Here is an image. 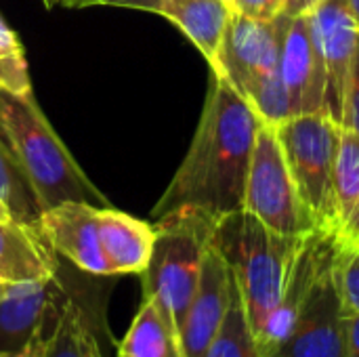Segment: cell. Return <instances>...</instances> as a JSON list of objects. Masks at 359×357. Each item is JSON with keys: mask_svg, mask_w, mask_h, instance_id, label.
I'll return each mask as SVG.
<instances>
[{"mask_svg": "<svg viewBox=\"0 0 359 357\" xmlns=\"http://www.w3.org/2000/svg\"><path fill=\"white\" fill-rule=\"evenodd\" d=\"M261 124L250 103L225 78L215 76L194 141L151 219L179 208H198L215 219L242 210Z\"/></svg>", "mask_w": 359, "mask_h": 357, "instance_id": "6da1fadb", "label": "cell"}, {"mask_svg": "<svg viewBox=\"0 0 359 357\" xmlns=\"http://www.w3.org/2000/svg\"><path fill=\"white\" fill-rule=\"evenodd\" d=\"M305 236H282L244 208L221 217L215 225L212 244L231 267L257 345L282 301L292 259Z\"/></svg>", "mask_w": 359, "mask_h": 357, "instance_id": "7a4b0ae2", "label": "cell"}, {"mask_svg": "<svg viewBox=\"0 0 359 357\" xmlns=\"http://www.w3.org/2000/svg\"><path fill=\"white\" fill-rule=\"evenodd\" d=\"M0 128L34 187L42 213L63 202H84L97 208L109 204L61 143L34 95L0 90Z\"/></svg>", "mask_w": 359, "mask_h": 357, "instance_id": "3957f363", "label": "cell"}, {"mask_svg": "<svg viewBox=\"0 0 359 357\" xmlns=\"http://www.w3.org/2000/svg\"><path fill=\"white\" fill-rule=\"evenodd\" d=\"M217 221L204 210L179 208L154 223V248L141 274L143 297L158 305L177 345Z\"/></svg>", "mask_w": 359, "mask_h": 357, "instance_id": "277c9868", "label": "cell"}, {"mask_svg": "<svg viewBox=\"0 0 359 357\" xmlns=\"http://www.w3.org/2000/svg\"><path fill=\"white\" fill-rule=\"evenodd\" d=\"M273 128L286 156L297 191L316 229L337 234L339 217L334 170L341 143V126L326 114H305L273 124Z\"/></svg>", "mask_w": 359, "mask_h": 357, "instance_id": "5b68a950", "label": "cell"}, {"mask_svg": "<svg viewBox=\"0 0 359 357\" xmlns=\"http://www.w3.org/2000/svg\"><path fill=\"white\" fill-rule=\"evenodd\" d=\"M244 210L259 217L269 229L282 236H305L316 225L297 191L286 156L276 137L273 124L263 122L250 158Z\"/></svg>", "mask_w": 359, "mask_h": 357, "instance_id": "8992f818", "label": "cell"}, {"mask_svg": "<svg viewBox=\"0 0 359 357\" xmlns=\"http://www.w3.org/2000/svg\"><path fill=\"white\" fill-rule=\"evenodd\" d=\"M288 19H255L231 11L212 63L215 76L225 78L244 99L263 80L280 69V53Z\"/></svg>", "mask_w": 359, "mask_h": 357, "instance_id": "52a82bcc", "label": "cell"}, {"mask_svg": "<svg viewBox=\"0 0 359 357\" xmlns=\"http://www.w3.org/2000/svg\"><path fill=\"white\" fill-rule=\"evenodd\" d=\"M343 316L332 261L318 276L273 357H343Z\"/></svg>", "mask_w": 359, "mask_h": 357, "instance_id": "ba28073f", "label": "cell"}, {"mask_svg": "<svg viewBox=\"0 0 359 357\" xmlns=\"http://www.w3.org/2000/svg\"><path fill=\"white\" fill-rule=\"evenodd\" d=\"M231 267L210 240L202 257L196 292L183 318L179 335L181 357H204L210 341L223 324V318L231 301Z\"/></svg>", "mask_w": 359, "mask_h": 357, "instance_id": "9c48e42d", "label": "cell"}, {"mask_svg": "<svg viewBox=\"0 0 359 357\" xmlns=\"http://www.w3.org/2000/svg\"><path fill=\"white\" fill-rule=\"evenodd\" d=\"M316 42L326 69V116L341 126L345 107V88L355 57L359 29L347 0H324L311 11Z\"/></svg>", "mask_w": 359, "mask_h": 357, "instance_id": "30bf717a", "label": "cell"}, {"mask_svg": "<svg viewBox=\"0 0 359 357\" xmlns=\"http://www.w3.org/2000/svg\"><path fill=\"white\" fill-rule=\"evenodd\" d=\"M280 74L292 116L326 114V69L316 42L311 13L288 19L280 53Z\"/></svg>", "mask_w": 359, "mask_h": 357, "instance_id": "8fae6325", "label": "cell"}, {"mask_svg": "<svg viewBox=\"0 0 359 357\" xmlns=\"http://www.w3.org/2000/svg\"><path fill=\"white\" fill-rule=\"evenodd\" d=\"M339 246L341 242L334 231L316 229L305 236L299 252L292 259L282 301L276 307L273 316L269 318V324L259 341V356L273 357V353L278 351V347L290 332L292 322L305 297L309 295L311 286L316 284L318 276L337 259Z\"/></svg>", "mask_w": 359, "mask_h": 357, "instance_id": "7c38bea8", "label": "cell"}, {"mask_svg": "<svg viewBox=\"0 0 359 357\" xmlns=\"http://www.w3.org/2000/svg\"><path fill=\"white\" fill-rule=\"evenodd\" d=\"M97 206L63 202L40 215L38 227L50 248L90 276H111L101 248Z\"/></svg>", "mask_w": 359, "mask_h": 357, "instance_id": "4fadbf2b", "label": "cell"}, {"mask_svg": "<svg viewBox=\"0 0 359 357\" xmlns=\"http://www.w3.org/2000/svg\"><path fill=\"white\" fill-rule=\"evenodd\" d=\"M63 297L65 292L57 276L40 282L11 284L0 301V349L17 351L38 330L50 328Z\"/></svg>", "mask_w": 359, "mask_h": 357, "instance_id": "5bb4252c", "label": "cell"}, {"mask_svg": "<svg viewBox=\"0 0 359 357\" xmlns=\"http://www.w3.org/2000/svg\"><path fill=\"white\" fill-rule=\"evenodd\" d=\"M55 250L38 225L0 221V280L8 284L40 282L57 276Z\"/></svg>", "mask_w": 359, "mask_h": 357, "instance_id": "9a60e30c", "label": "cell"}, {"mask_svg": "<svg viewBox=\"0 0 359 357\" xmlns=\"http://www.w3.org/2000/svg\"><path fill=\"white\" fill-rule=\"evenodd\" d=\"M97 221L101 248L111 276H141L151 257L154 225L109 206L99 208Z\"/></svg>", "mask_w": 359, "mask_h": 357, "instance_id": "2e32d148", "label": "cell"}, {"mask_svg": "<svg viewBox=\"0 0 359 357\" xmlns=\"http://www.w3.org/2000/svg\"><path fill=\"white\" fill-rule=\"evenodd\" d=\"M231 11L227 0H162L158 6V15H164L191 40L210 67L217 59Z\"/></svg>", "mask_w": 359, "mask_h": 357, "instance_id": "e0dca14e", "label": "cell"}, {"mask_svg": "<svg viewBox=\"0 0 359 357\" xmlns=\"http://www.w3.org/2000/svg\"><path fill=\"white\" fill-rule=\"evenodd\" d=\"M334 196L339 242L359 246V137L343 126L334 170Z\"/></svg>", "mask_w": 359, "mask_h": 357, "instance_id": "ac0fdd59", "label": "cell"}, {"mask_svg": "<svg viewBox=\"0 0 359 357\" xmlns=\"http://www.w3.org/2000/svg\"><path fill=\"white\" fill-rule=\"evenodd\" d=\"M42 357H103L84 307L67 295L46 335Z\"/></svg>", "mask_w": 359, "mask_h": 357, "instance_id": "d6986e66", "label": "cell"}, {"mask_svg": "<svg viewBox=\"0 0 359 357\" xmlns=\"http://www.w3.org/2000/svg\"><path fill=\"white\" fill-rule=\"evenodd\" d=\"M118 357H181L170 328L149 297H143V303L118 347Z\"/></svg>", "mask_w": 359, "mask_h": 357, "instance_id": "ffe728a7", "label": "cell"}, {"mask_svg": "<svg viewBox=\"0 0 359 357\" xmlns=\"http://www.w3.org/2000/svg\"><path fill=\"white\" fill-rule=\"evenodd\" d=\"M0 200L4 202V206L8 208L15 221L38 225L42 210L38 206L34 187L25 177L2 128H0Z\"/></svg>", "mask_w": 359, "mask_h": 357, "instance_id": "44dd1931", "label": "cell"}, {"mask_svg": "<svg viewBox=\"0 0 359 357\" xmlns=\"http://www.w3.org/2000/svg\"><path fill=\"white\" fill-rule=\"evenodd\" d=\"M204 357H261L236 278H233V290H231L227 314Z\"/></svg>", "mask_w": 359, "mask_h": 357, "instance_id": "7402d4cb", "label": "cell"}, {"mask_svg": "<svg viewBox=\"0 0 359 357\" xmlns=\"http://www.w3.org/2000/svg\"><path fill=\"white\" fill-rule=\"evenodd\" d=\"M334 276L345 309L359 314V246H339L334 259Z\"/></svg>", "mask_w": 359, "mask_h": 357, "instance_id": "603a6c76", "label": "cell"}, {"mask_svg": "<svg viewBox=\"0 0 359 357\" xmlns=\"http://www.w3.org/2000/svg\"><path fill=\"white\" fill-rule=\"evenodd\" d=\"M343 128L355 133L359 137V42L355 48V57L349 69L347 88H345V107H343Z\"/></svg>", "mask_w": 359, "mask_h": 357, "instance_id": "cb8c5ba5", "label": "cell"}, {"mask_svg": "<svg viewBox=\"0 0 359 357\" xmlns=\"http://www.w3.org/2000/svg\"><path fill=\"white\" fill-rule=\"evenodd\" d=\"M227 2L231 4L233 11L263 21L276 19L284 4V0H227Z\"/></svg>", "mask_w": 359, "mask_h": 357, "instance_id": "d4e9b609", "label": "cell"}, {"mask_svg": "<svg viewBox=\"0 0 359 357\" xmlns=\"http://www.w3.org/2000/svg\"><path fill=\"white\" fill-rule=\"evenodd\" d=\"M343 357H359V314L343 316Z\"/></svg>", "mask_w": 359, "mask_h": 357, "instance_id": "484cf974", "label": "cell"}, {"mask_svg": "<svg viewBox=\"0 0 359 357\" xmlns=\"http://www.w3.org/2000/svg\"><path fill=\"white\" fill-rule=\"evenodd\" d=\"M13 55H23V46L19 36L8 27V23L0 15V59L13 57Z\"/></svg>", "mask_w": 359, "mask_h": 357, "instance_id": "4316f807", "label": "cell"}, {"mask_svg": "<svg viewBox=\"0 0 359 357\" xmlns=\"http://www.w3.org/2000/svg\"><path fill=\"white\" fill-rule=\"evenodd\" d=\"M324 0H284L282 4V11H280V17H286V19H294L299 15H307L311 13L318 4H322Z\"/></svg>", "mask_w": 359, "mask_h": 357, "instance_id": "83f0119b", "label": "cell"}, {"mask_svg": "<svg viewBox=\"0 0 359 357\" xmlns=\"http://www.w3.org/2000/svg\"><path fill=\"white\" fill-rule=\"evenodd\" d=\"M44 330H48V328H44ZM44 330H38L21 349H17V351H13L11 357H42L44 356V341H46V335H44Z\"/></svg>", "mask_w": 359, "mask_h": 357, "instance_id": "f1b7e54d", "label": "cell"}, {"mask_svg": "<svg viewBox=\"0 0 359 357\" xmlns=\"http://www.w3.org/2000/svg\"><path fill=\"white\" fill-rule=\"evenodd\" d=\"M162 0H90V4H111V6H128V8H141V11H154L158 13ZM88 4V6H90Z\"/></svg>", "mask_w": 359, "mask_h": 357, "instance_id": "f546056e", "label": "cell"}, {"mask_svg": "<svg viewBox=\"0 0 359 357\" xmlns=\"http://www.w3.org/2000/svg\"><path fill=\"white\" fill-rule=\"evenodd\" d=\"M347 6H349V11L353 15V21H355L359 29V0H347Z\"/></svg>", "mask_w": 359, "mask_h": 357, "instance_id": "4dcf8cb0", "label": "cell"}, {"mask_svg": "<svg viewBox=\"0 0 359 357\" xmlns=\"http://www.w3.org/2000/svg\"><path fill=\"white\" fill-rule=\"evenodd\" d=\"M59 4H63V6H88L90 0H59Z\"/></svg>", "mask_w": 359, "mask_h": 357, "instance_id": "1f68e13d", "label": "cell"}, {"mask_svg": "<svg viewBox=\"0 0 359 357\" xmlns=\"http://www.w3.org/2000/svg\"><path fill=\"white\" fill-rule=\"evenodd\" d=\"M8 219H13V217H11V213H8V208L4 206V202L0 200V221H8Z\"/></svg>", "mask_w": 359, "mask_h": 357, "instance_id": "d6a6232c", "label": "cell"}, {"mask_svg": "<svg viewBox=\"0 0 359 357\" xmlns=\"http://www.w3.org/2000/svg\"><path fill=\"white\" fill-rule=\"evenodd\" d=\"M8 286H11L8 282H2V280H0V301L6 297V292H8Z\"/></svg>", "mask_w": 359, "mask_h": 357, "instance_id": "836d02e7", "label": "cell"}, {"mask_svg": "<svg viewBox=\"0 0 359 357\" xmlns=\"http://www.w3.org/2000/svg\"><path fill=\"white\" fill-rule=\"evenodd\" d=\"M44 4L50 8V6H55V4H59V0H44Z\"/></svg>", "mask_w": 359, "mask_h": 357, "instance_id": "e575fe53", "label": "cell"}, {"mask_svg": "<svg viewBox=\"0 0 359 357\" xmlns=\"http://www.w3.org/2000/svg\"><path fill=\"white\" fill-rule=\"evenodd\" d=\"M11 353H13V351H2V349H0V357H11Z\"/></svg>", "mask_w": 359, "mask_h": 357, "instance_id": "d590c367", "label": "cell"}]
</instances>
